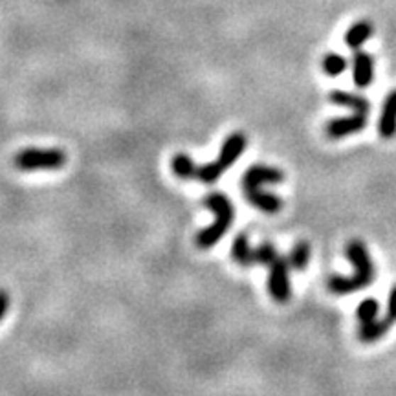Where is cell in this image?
Returning <instances> with one entry per match:
<instances>
[{"label": "cell", "mask_w": 396, "mask_h": 396, "mask_svg": "<svg viewBox=\"0 0 396 396\" xmlns=\"http://www.w3.org/2000/svg\"><path fill=\"white\" fill-rule=\"evenodd\" d=\"M392 323L396 321V286L391 290L389 294V301H387V316Z\"/></svg>", "instance_id": "44dd1931"}, {"label": "cell", "mask_w": 396, "mask_h": 396, "mask_svg": "<svg viewBox=\"0 0 396 396\" xmlns=\"http://www.w3.org/2000/svg\"><path fill=\"white\" fill-rule=\"evenodd\" d=\"M15 167L18 171H59L66 165V153L61 149H22L15 154Z\"/></svg>", "instance_id": "3957f363"}, {"label": "cell", "mask_w": 396, "mask_h": 396, "mask_svg": "<svg viewBox=\"0 0 396 396\" xmlns=\"http://www.w3.org/2000/svg\"><path fill=\"white\" fill-rule=\"evenodd\" d=\"M367 282L358 275H330L326 281V288L334 295H348L358 290L367 288Z\"/></svg>", "instance_id": "7c38bea8"}, {"label": "cell", "mask_w": 396, "mask_h": 396, "mask_svg": "<svg viewBox=\"0 0 396 396\" xmlns=\"http://www.w3.org/2000/svg\"><path fill=\"white\" fill-rule=\"evenodd\" d=\"M378 134L383 140L396 136V88L387 94L378 118Z\"/></svg>", "instance_id": "30bf717a"}, {"label": "cell", "mask_w": 396, "mask_h": 396, "mask_svg": "<svg viewBox=\"0 0 396 396\" xmlns=\"http://www.w3.org/2000/svg\"><path fill=\"white\" fill-rule=\"evenodd\" d=\"M9 308V295L6 290H0V321L4 319Z\"/></svg>", "instance_id": "7402d4cb"}, {"label": "cell", "mask_w": 396, "mask_h": 396, "mask_svg": "<svg viewBox=\"0 0 396 396\" xmlns=\"http://www.w3.org/2000/svg\"><path fill=\"white\" fill-rule=\"evenodd\" d=\"M374 35V26L373 22L369 21H358L354 22L345 33V46L348 50H360L370 37Z\"/></svg>", "instance_id": "5bb4252c"}, {"label": "cell", "mask_w": 396, "mask_h": 396, "mask_svg": "<svg viewBox=\"0 0 396 396\" xmlns=\"http://www.w3.org/2000/svg\"><path fill=\"white\" fill-rule=\"evenodd\" d=\"M367 121H369L367 114L352 112L351 116L330 119L329 123L325 125V132L330 140H341V138L352 136V134H358V132L363 131L367 127Z\"/></svg>", "instance_id": "8992f818"}, {"label": "cell", "mask_w": 396, "mask_h": 396, "mask_svg": "<svg viewBox=\"0 0 396 396\" xmlns=\"http://www.w3.org/2000/svg\"><path fill=\"white\" fill-rule=\"evenodd\" d=\"M285 182V172L272 165H251L242 176V189H253L263 185H275Z\"/></svg>", "instance_id": "52a82bcc"}, {"label": "cell", "mask_w": 396, "mask_h": 396, "mask_svg": "<svg viewBox=\"0 0 396 396\" xmlns=\"http://www.w3.org/2000/svg\"><path fill=\"white\" fill-rule=\"evenodd\" d=\"M248 138L244 132H233L224 140L220 153L213 162L206 163L202 167L197 169V176L194 180L202 182V184H215L220 180V176L224 175L235 162L242 156V153L246 150Z\"/></svg>", "instance_id": "7a4b0ae2"}, {"label": "cell", "mask_w": 396, "mask_h": 396, "mask_svg": "<svg viewBox=\"0 0 396 396\" xmlns=\"http://www.w3.org/2000/svg\"><path fill=\"white\" fill-rule=\"evenodd\" d=\"M392 321L389 317L385 319H373V321L361 323L360 329H358V338H360L361 343H376L383 336L387 334L389 329H391Z\"/></svg>", "instance_id": "4fadbf2b"}, {"label": "cell", "mask_w": 396, "mask_h": 396, "mask_svg": "<svg viewBox=\"0 0 396 396\" xmlns=\"http://www.w3.org/2000/svg\"><path fill=\"white\" fill-rule=\"evenodd\" d=\"M207 209L215 213V222L207 228L200 229L197 233V246L202 250H209L219 241L224 238L228 229L231 228L235 219V207L226 194L222 193H209L204 200Z\"/></svg>", "instance_id": "6da1fadb"}, {"label": "cell", "mask_w": 396, "mask_h": 396, "mask_svg": "<svg viewBox=\"0 0 396 396\" xmlns=\"http://www.w3.org/2000/svg\"><path fill=\"white\" fill-rule=\"evenodd\" d=\"M380 314V303L374 297H367V299L361 301L356 308V317L360 319V323L373 321L376 319Z\"/></svg>", "instance_id": "ffe728a7"}, {"label": "cell", "mask_w": 396, "mask_h": 396, "mask_svg": "<svg viewBox=\"0 0 396 396\" xmlns=\"http://www.w3.org/2000/svg\"><path fill=\"white\" fill-rule=\"evenodd\" d=\"M329 99L332 105L343 106V109L358 112V114H367L370 112V101L367 97L360 96V94L347 92V90H332L329 94Z\"/></svg>", "instance_id": "8fae6325"}, {"label": "cell", "mask_w": 396, "mask_h": 396, "mask_svg": "<svg viewBox=\"0 0 396 396\" xmlns=\"http://www.w3.org/2000/svg\"><path fill=\"white\" fill-rule=\"evenodd\" d=\"M345 255H347L348 263L352 264L354 268V275H358L360 279L367 282V285H373L374 282V264L370 259V253L367 250V246L361 241L354 238V241L347 242L345 246Z\"/></svg>", "instance_id": "5b68a950"}, {"label": "cell", "mask_w": 396, "mask_h": 396, "mask_svg": "<svg viewBox=\"0 0 396 396\" xmlns=\"http://www.w3.org/2000/svg\"><path fill=\"white\" fill-rule=\"evenodd\" d=\"M352 81L358 88H367L374 81V57L369 52L356 50L352 55Z\"/></svg>", "instance_id": "ba28073f"}, {"label": "cell", "mask_w": 396, "mask_h": 396, "mask_svg": "<svg viewBox=\"0 0 396 396\" xmlns=\"http://www.w3.org/2000/svg\"><path fill=\"white\" fill-rule=\"evenodd\" d=\"M286 259H288V263H290L292 270H297V272L307 270L308 264H310V259H312V246H310V242L307 241L295 242Z\"/></svg>", "instance_id": "2e32d148"}, {"label": "cell", "mask_w": 396, "mask_h": 396, "mask_svg": "<svg viewBox=\"0 0 396 396\" xmlns=\"http://www.w3.org/2000/svg\"><path fill=\"white\" fill-rule=\"evenodd\" d=\"M197 169H198V165L193 162V158H191L189 154L178 153L172 156L171 171L175 172L178 178H182V180H194V176H197Z\"/></svg>", "instance_id": "e0dca14e"}, {"label": "cell", "mask_w": 396, "mask_h": 396, "mask_svg": "<svg viewBox=\"0 0 396 396\" xmlns=\"http://www.w3.org/2000/svg\"><path fill=\"white\" fill-rule=\"evenodd\" d=\"M268 292L273 301L277 303H286L292 297V285H290V263L286 257L277 255V259L270 264L268 275Z\"/></svg>", "instance_id": "277c9868"}, {"label": "cell", "mask_w": 396, "mask_h": 396, "mask_svg": "<svg viewBox=\"0 0 396 396\" xmlns=\"http://www.w3.org/2000/svg\"><path fill=\"white\" fill-rule=\"evenodd\" d=\"M321 68L329 77H339V75L347 70V59L341 53L330 52L326 55H323Z\"/></svg>", "instance_id": "ac0fdd59"}, {"label": "cell", "mask_w": 396, "mask_h": 396, "mask_svg": "<svg viewBox=\"0 0 396 396\" xmlns=\"http://www.w3.org/2000/svg\"><path fill=\"white\" fill-rule=\"evenodd\" d=\"M231 257L237 264L248 268L253 264V248L250 244V237L246 233L235 235L233 244H231Z\"/></svg>", "instance_id": "9a60e30c"}, {"label": "cell", "mask_w": 396, "mask_h": 396, "mask_svg": "<svg viewBox=\"0 0 396 396\" xmlns=\"http://www.w3.org/2000/svg\"><path fill=\"white\" fill-rule=\"evenodd\" d=\"M277 248L273 246L272 242H263L257 248H253V264L259 266H268L277 259Z\"/></svg>", "instance_id": "d6986e66"}, {"label": "cell", "mask_w": 396, "mask_h": 396, "mask_svg": "<svg viewBox=\"0 0 396 396\" xmlns=\"http://www.w3.org/2000/svg\"><path fill=\"white\" fill-rule=\"evenodd\" d=\"M244 197L251 206L268 215H275L282 209V198L279 194H273L270 191H263V187H253V189H244Z\"/></svg>", "instance_id": "9c48e42d"}]
</instances>
